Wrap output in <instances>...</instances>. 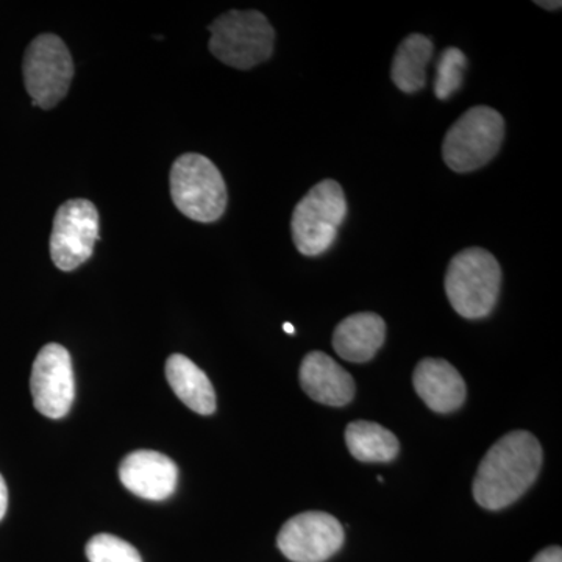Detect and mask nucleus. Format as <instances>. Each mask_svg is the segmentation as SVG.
Returning a JSON list of instances; mask_svg holds the SVG:
<instances>
[{
    "label": "nucleus",
    "instance_id": "f257e3e1",
    "mask_svg": "<svg viewBox=\"0 0 562 562\" xmlns=\"http://www.w3.org/2000/svg\"><path fill=\"white\" fill-rule=\"evenodd\" d=\"M542 468V447L528 431H512L491 447L473 480V498L484 509L508 508L530 490Z\"/></svg>",
    "mask_w": 562,
    "mask_h": 562
},
{
    "label": "nucleus",
    "instance_id": "423d86ee",
    "mask_svg": "<svg viewBox=\"0 0 562 562\" xmlns=\"http://www.w3.org/2000/svg\"><path fill=\"white\" fill-rule=\"evenodd\" d=\"M505 121L498 111L479 105L465 111L442 140V157L452 171L465 173L486 166L501 150Z\"/></svg>",
    "mask_w": 562,
    "mask_h": 562
},
{
    "label": "nucleus",
    "instance_id": "20e7f679",
    "mask_svg": "<svg viewBox=\"0 0 562 562\" xmlns=\"http://www.w3.org/2000/svg\"><path fill=\"white\" fill-rule=\"evenodd\" d=\"M346 214L341 184L330 179L319 181L292 213V241L305 257H319L335 244Z\"/></svg>",
    "mask_w": 562,
    "mask_h": 562
},
{
    "label": "nucleus",
    "instance_id": "f03ea898",
    "mask_svg": "<svg viewBox=\"0 0 562 562\" xmlns=\"http://www.w3.org/2000/svg\"><path fill=\"white\" fill-rule=\"evenodd\" d=\"M443 284L454 312L464 319H483L501 294L502 268L491 251L471 247L454 255Z\"/></svg>",
    "mask_w": 562,
    "mask_h": 562
},
{
    "label": "nucleus",
    "instance_id": "a211bd4d",
    "mask_svg": "<svg viewBox=\"0 0 562 562\" xmlns=\"http://www.w3.org/2000/svg\"><path fill=\"white\" fill-rule=\"evenodd\" d=\"M468 68V58L457 47H449L439 57L436 69L435 94L439 101H446L453 92L460 90L462 77Z\"/></svg>",
    "mask_w": 562,
    "mask_h": 562
},
{
    "label": "nucleus",
    "instance_id": "f3484780",
    "mask_svg": "<svg viewBox=\"0 0 562 562\" xmlns=\"http://www.w3.org/2000/svg\"><path fill=\"white\" fill-rule=\"evenodd\" d=\"M351 457L362 462H390L397 457L398 441L394 432L375 422H351L346 430Z\"/></svg>",
    "mask_w": 562,
    "mask_h": 562
},
{
    "label": "nucleus",
    "instance_id": "ddd939ff",
    "mask_svg": "<svg viewBox=\"0 0 562 562\" xmlns=\"http://www.w3.org/2000/svg\"><path fill=\"white\" fill-rule=\"evenodd\" d=\"M301 384L306 395L322 405L346 406L355 397L350 373L324 351H312L303 358Z\"/></svg>",
    "mask_w": 562,
    "mask_h": 562
},
{
    "label": "nucleus",
    "instance_id": "9d476101",
    "mask_svg": "<svg viewBox=\"0 0 562 562\" xmlns=\"http://www.w3.org/2000/svg\"><path fill=\"white\" fill-rule=\"evenodd\" d=\"M344 528L331 514L308 512L281 527L277 546L292 562H324L341 550Z\"/></svg>",
    "mask_w": 562,
    "mask_h": 562
},
{
    "label": "nucleus",
    "instance_id": "6e6552de",
    "mask_svg": "<svg viewBox=\"0 0 562 562\" xmlns=\"http://www.w3.org/2000/svg\"><path fill=\"white\" fill-rule=\"evenodd\" d=\"M99 241V213L94 203L74 199L55 214L50 257L60 271L70 272L90 260Z\"/></svg>",
    "mask_w": 562,
    "mask_h": 562
},
{
    "label": "nucleus",
    "instance_id": "4468645a",
    "mask_svg": "<svg viewBox=\"0 0 562 562\" xmlns=\"http://www.w3.org/2000/svg\"><path fill=\"white\" fill-rule=\"evenodd\" d=\"M386 324L379 314L358 313L346 317L333 335V349L350 362H368L382 349Z\"/></svg>",
    "mask_w": 562,
    "mask_h": 562
},
{
    "label": "nucleus",
    "instance_id": "9b49d317",
    "mask_svg": "<svg viewBox=\"0 0 562 562\" xmlns=\"http://www.w3.org/2000/svg\"><path fill=\"white\" fill-rule=\"evenodd\" d=\"M120 479L138 497L161 502L176 492L179 469L166 454L154 450H138L127 454L121 462Z\"/></svg>",
    "mask_w": 562,
    "mask_h": 562
},
{
    "label": "nucleus",
    "instance_id": "412c9836",
    "mask_svg": "<svg viewBox=\"0 0 562 562\" xmlns=\"http://www.w3.org/2000/svg\"><path fill=\"white\" fill-rule=\"evenodd\" d=\"M7 506H9V490H7L5 480L0 475V520L5 517Z\"/></svg>",
    "mask_w": 562,
    "mask_h": 562
},
{
    "label": "nucleus",
    "instance_id": "6ab92c4d",
    "mask_svg": "<svg viewBox=\"0 0 562 562\" xmlns=\"http://www.w3.org/2000/svg\"><path fill=\"white\" fill-rule=\"evenodd\" d=\"M87 557L90 562H143L132 543L106 532L90 539Z\"/></svg>",
    "mask_w": 562,
    "mask_h": 562
},
{
    "label": "nucleus",
    "instance_id": "1a4fd4ad",
    "mask_svg": "<svg viewBox=\"0 0 562 562\" xmlns=\"http://www.w3.org/2000/svg\"><path fill=\"white\" fill-rule=\"evenodd\" d=\"M31 390L36 412L49 419H61L76 398L72 360L60 344L44 346L33 362Z\"/></svg>",
    "mask_w": 562,
    "mask_h": 562
},
{
    "label": "nucleus",
    "instance_id": "2eb2a0df",
    "mask_svg": "<svg viewBox=\"0 0 562 562\" xmlns=\"http://www.w3.org/2000/svg\"><path fill=\"white\" fill-rule=\"evenodd\" d=\"M166 379L172 391L192 412L210 416L216 412V392L206 373L184 355H171L166 361Z\"/></svg>",
    "mask_w": 562,
    "mask_h": 562
},
{
    "label": "nucleus",
    "instance_id": "7ed1b4c3",
    "mask_svg": "<svg viewBox=\"0 0 562 562\" xmlns=\"http://www.w3.org/2000/svg\"><path fill=\"white\" fill-rule=\"evenodd\" d=\"M209 29L211 54L224 65L247 70L272 57L276 32L260 11H228Z\"/></svg>",
    "mask_w": 562,
    "mask_h": 562
},
{
    "label": "nucleus",
    "instance_id": "39448f33",
    "mask_svg": "<svg viewBox=\"0 0 562 562\" xmlns=\"http://www.w3.org/2000/svg\"><path fill=\"white\" fill-rule=\"evenodd\" d=\"M171 195L177 209L195 222H216L227 209V187L213 161L184 154L171 169Z\"/></svg>",
    "mask_w": 562,
    "mask_h": 562
},
{
    "label": "nucleus",
    "instance_id": "dca6fc26",
    "mask_svg": "<svg viewBox=\"0 0 562 562\" xmlns=\"http://www.w3.org/2000/svg\"><path fill=\"white\" fill-rule=\"evenodd\" d=\"M432 57V43L422 33H412L402 41L394 60H392L391 79L403 92L420 91L427 83V65Z\"/></svg>",
    "mask_w": 562,
    "mask_h": 562
},
{
    "label": "nucleus",
    "instance_id": "0eeeda50",
    "mask_svg": "<svg viewBox=\"0 0 562 562\" xmlns=\"http://www.w3.org/2000/svg\"><path fill=\"white\" fill-rule=\"evenodd\" d=\"M22 72L33 105L54 109L68 94L74 77L72 57L61 38L44 33L25 50Z\"/></svg>",
    "mask_w": 562,
    "mask_h": 562
},
{
    "label": "nucleus",
    "instance_id": "4be33fe9",
    "mask_svg": "<svg viewBox=\"0 0 562 562\" xmlns=\"http://www.w3.org/2000/svg\"><path fill=\"white\" fill-rule=\"evenodd\" d=\"M536 5H541L546 10H560L561 2H535Z\"/></svg>",
    "mask_w": 562,
    "mask_h": 562
},
{
    "label": "nucleus",
    "instance_id": "f8f14e48",
    "mask_svg": "<svg viewBox=\"0 0 562 562\" xmlns=\"http://www.w3.org/2000/svg\"><path fill=\"white\" fill-rule=\"evenodd\" d=\"M414 390L428 408L436 413H452L465 401V383L449 361L425 358L413 375Z\"/></svg>",
    "mask_w": 562,
    "mask_h": 562
},
{
    "label": "nucleus",
    "instance_id": "aec40b11",
    "mask_svg": "<svg viewBox=\"0 0 562 562\" xmlns=\"http://www.w3.org/2000/svg\"><path fill=\"white\" fill-rule=\"evenodd\" d=\"M531 562H562L561 547H549L542 550Z\"/></svg>",
    "mask_w": 562,
    "mask_h": 562
},
{
    "label": "nucleus",
    "instance_id": "5701e85b",
    "mask_svg": "<svg viewBox=\"0 0 562 562\" xmlns=\"http://www.w3.org/2000/svg\"><path fill=\"white\" fill-rule=\"evenodd\" d=\"M283 328H284V331H286V333H288V335H294V333H295L294 325H291V324H284V325H283Z\"/></svg>",
    "mask_w": 562,
    "mask_h": 562
}]
</instances>
